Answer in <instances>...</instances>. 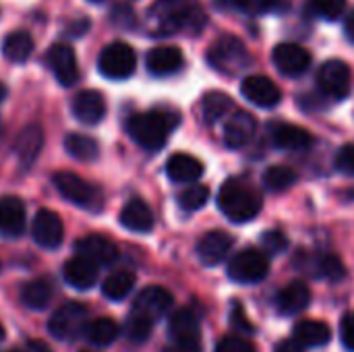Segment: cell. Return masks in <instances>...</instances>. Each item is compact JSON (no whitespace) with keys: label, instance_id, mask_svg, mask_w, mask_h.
Instances as JSON below:
<instances>
[{"label":"cell","instance_id":"cell-1","mask_svg":"<svg viewBox=\"0 0 354 352\" xmlns=\"http://www.w3.org/2000/svg\"><path fill=\"white\" fill-rule=\"evenodd\" d=\"M176 122H178L176 114L168 110L139 112L127 120V133L139 147L147 151H158L166 145L168 135L176 127Z\"/></svg>","mask_w":354,"mask_h":352},{"label":"cell","instance_id":"cell-2","mask_svg":"<svg viewBox=\"0 0 354 352\" xmlns=\"http://www.w3.org/2000/svg\"><path fill=\"white\" fill-rule=\"evenodd\" d=\"M218 207L230 222L243 224L253 220L261 212V197L247 183L232 178L222 185L218 193Z\"/></svg>","mask_w":354,"mask_h":352},{"label":"cell","instance_id":"cell-3","mask_svg":"<svg viewBox=\"0 0 354 352\" xmlns=\"http://www.w3.org/2000/svg\"><path fill=\"white\" fill-rule=\"evenodd\" d=\"M207 62L224 75H239L251 64V54L239 37L222 35L209 46Z\"/></svg>","mask_w":354,"mask_h":352},{"label":"cell","instance_id":"cell-4","mask_svg":"<svg viewBox=\"0 0 354 352\" xmlns=\"http://www.w3.org/2000/svg\"><path fill=\"white\" fill-rule=\"evenodd\" d=\"M52 183L56 191L73 205H79L89 212H97L102 207V191L83 180L81 176L73 172H56L52 176Z\"/></svg>","mask_w":354,"mask_h":352},{"label":"cell","instance_id":"cell-5","mask_svg":"<svg viewBox=\"0 0 354 352\" xmlns=\"http://www.w3.org/2000/svg\"><path fill=\"white\" fill-rule=\"evenodd\" d=\"M270 274V259L257 249H245L236 253L228 263V276L236 284H257Z\"/></svg>","mask_w":354,"mask_h":352},{"label":"cell","instance_id":"cell-6","mask_svg":"<svg viewBox=\"0 0 354 352\" xmlns=\"http://www.w3.org/2000/svg\"><path fill=\"white\" fill-rule=\"evenodd\" d=\"M97 68L108 79H127L137 68L135 50L124 41H112L102 50L97 58Z\"/></svg>","mask_w":354,"mask_h":352},{"label":"cell","instance_id":"cell-7","mask_svg":"<svg viewBox=\"0 0 354 352\" xmlns=\"http://www.w3.org/2000/svg\"><path fill=\"white\" fill-rule=\"evenodd\" d=\"M87 307L81 303H66L54 311L48 322V330L58 340H75L85 332L87 322Z\"/></svg>","mask_w":354,"mask_h":352},{"label":"cell","instance_id":"cell-8","mask_svg":"<svg viewBox=\"0 0 354 352\" xmlns=\"http://www.w3.org/2000/svg\"><path fill=\"white\" fill-rule=\"evenodd\" d=\"M317 85L326 95H330L334 100H344L351 93V87H353L351 66L344 60H338V58H332V60L324 62L319 73H317Z\"/></svg>","mask_w":354,"mask_h":352},{"label":"cell","instance_id":"cell-9","mask_svg":"<svg viewBox=\"0 0 354 352\" xmlns=\"http://www.w3.org/2000/svg\"><path fill=\"white\" fill-rule=\"evenodd\" d=\"M172 303H174V299H172V295L166 288H162V286H147V288H143L137 295L131 313H137V315L145 317L147 322L156 324V322H160L172 309Z\"/></svg>","mask_w":354,"mask_h":352},{"label":"cell","instance_id":"cell-10","mask_svg":"<svg viewBox=\"0 0 354 352\" xmlns=\"http://www.w3.org/2000/svg\"><path fill=\"white\" fill-rule=\"evenodd\" d=\"M195 8H191L183 0H158L151 6V19L160 27L162 33H172L191 23V15Z\"/></svg>","mask_w":354,"mask_h":352},{"label":"cell","instance_id":"cell-11","mask_svg":"<svg viewBox=\"0 0 354 352\" xmlns=\"http://www.w3.org/2000/svg\"><path fill=\"white\" fill-rule=\"evenodd\" d=\"M272 60H274L276 68L286 77H301L311 66L309 50H305L303 46L292 44V41L278 44L272 52Z\"/></svg>","mask_w":354,"mask_h":352},{"label":"cell","instance_id":"cell-12","mask_svg":"<svg viewBox=\"0 0 354 352\" xmlns=\"http://www.w3.org/2000/svg\"><path fill=\"white\" fill-rule=\"evenodd\" d=\"M295 266H297V270L307 272L313 278H324V280H332V282L342 280L346 274L344 263L338 257L328 255V253H315V255L299 253L295 257Z\"/></svg>","mask_w":354,"mask_h":352},{"label":"cell","instance_id":"cell-13","mask_svg":"<svg viewBox=\"0 0 354 352\" xmlns=\"http://www.w3.org/2000/svg\"><path fill=\"white\" fill-rule=\"evenodd\" d=\"M46 62L50 66V71L54 73V77L58 79L60 85L71 87L77 83L79 79V66H77V56L75 50L68 44H54L48 54H46Z\"/></svg>","mask_w":354,"mask_h":352},{"label":"cell","instance_id":"cell-14","mask_svg":"<svg viewBox=\"0 0 354 352\" xmlns=\"http://www.w3.org/2000/svg\"><path fill=\"white\" fill-rule=\"evenodd\" d=\"M241 91H243V95L251 104H255L259 108H274L282 100L280 87L270 77H266V75H251V77H247L243 81V85H241Z\"/></svg>","mask_w":354,"mask_h":352},{"label":"cell","instance_id":"cell-15","mask_svg":"<svg viewBox=\"0 0 354 352\" xmlns=\"http://www.w3.org/2000/svg\"><path fill=\"white\" fill-rule=\"evenodd\" d=\"M31 234H33V241L39 247H44V249H56L62 243V237H64L62 220L58 218V214H54L50 210H39L35 214V218H33Z\"/></svg>","mask_w":354,"mask_h":352},{"label":"cell","instance_id":"cell-16","mask_svg":"<svg viewBox=\"0 0 354 352\" xmlns=\"http://www.w3.org/2000/svg\"><path fill=\"white\" fill-rule=\"evenodd\" d=\"M75 251L79 257H85L93 261L95 266H112L118 259V249L116 245L100 234H89L83 237L75 243Z\"/></svg>","mask_w":354,"mask_h":352},{"label":"cell","instance_id":"cell-17","mask_svg":"<svg viewBox=\"0 0 354 352\" xmlns=\"http://www.w3.org/2000/svg\"><path fill=\"white\" fill-rule=\"evenodd\" d=\"M232 237L224 230H212L205 237H201V241L197 243V257L203 266L214 268L218 263H222L230 249H232Z\"/></svg>","mask_w":354,"mask_h":352},{"label":"cell","instance_id":"cell-18","mask_svg":"<svg viewBox=\"0 0 354 352\" xmlns=\"http://www.w3.org/2000/svg\"><path fill=\"white\" fill-rule=\"evenodd\" d=\"M73 114L83 124H97L106 116V100L95 89L79 91L73 98Z\"/></svg>","mask_w":354,"mask_h":352},{"label":"cell","instance_id":"cell-19","mask_svg":"<svg viewBox=\"0 0 354 352\" xmlns=\"http://www.w3.org/2000/svg\"><path fill=\"white\" fill-rule=\"evenodd\" d=\"M147 71L156 77L174 75L185 66V56L176 46H158L147 52L145 58Z\"/></svg>","mask_w":354,"mask_h":352},{"label":"cell","instance_id":"cell-20","mask_svg":"<svg viewBox=\"0 0 354 352\" xmlns=\"http://www.w3.org/2000/svg\"><path fill=\"white\" fill-rule=\"evenodd\" d=\"M255 131H257V122L253 114L239 110L224 124V143L232 149H239L255 137Z\"/></svg>","mask_w":354,"mask_h":352},{"label":"cell","instance_id":"cell-21","mask_svg":"<svg viewBox=\"0 0 354 352\" xmlns=\"http://www.w3.org/2000/svg\"><path fill=\"white\" fill-rule=\"evenodd\" d=\"M203 164L191 154H174L166 162V174L172 183L195 185L203 176Z\"/></svg>","mask_w":354,"mask_h":352},{"label":"cell","instance_id":"cell-22","mask_svg":"<svg viewBox=\"0 0 354 352\" xmlns=\"http://www.w3.org/2000/svg\"><path fill=\"white\" fill-rule=\"evenodd\" d=\"M62 276L66 280V284H71L77 290H89L97 284V276H100V266H95L93 261L85 259V257H71L64 268H62Z\"/></svg>","mask_w":354,"mask_h":352},{"label":"cell","instance_id":"cell-23","mask_svg":"<svg viewBox=\"0 0 354 352\" xmlns=\"http://www.w3.org/2000/svg\"><path fill=\"white\" fill-rule=\"evenodd\" d=\"M27 224L25 205L17 197H2L0 199V237L17 239L23 234Z\"/></svg>","mask_w":354,"mask_h":352},{"label":"cell","instance_id":"cell-24","mask_svg":"<svg viewBox=\"0 0 354 352\" xmlns=\"http://www.w3.org/2000/svg\"><path fill=\"white\" fill-rule=\"evenodd\" d=\"M272 141L280 149L303 151V149H309L313 145V135L307 129H303V127L280 122V124H276L272 129Z\"/></svg>","mask_w":354,"mask_h":352},{"label":"cell","instance_id":"cell-25","mask_svg":"<svg viewBox=\"0 0 354 352\" xmlns=\"http://www.w3.org/2000/svg\"><path fill=\"white\" fill-rule=\"evenodd\" d=\"M311 303V290L305 282H290L276 295V307L282 315H297Z\"/></svg>","mask_w":354,"mask_h":352},{"label":"cell","instance_id":"cell-26","mask_svg":"<svg viewBox=\"0 0 354 352\" xmlns=\"http://www.w3.org/2000/svg\"><path fill=\"white\" fill-rule=\"evenodd\" d=\"M168 334L172 342H201L199 319L191 309H178L168 324Z\"/></svg>","mask_w":354,"mask_h":352},{"label":"cell","instance_id":"cell-27","mask_svg":"<svg viewBox=\"0 0 354 352\" xmlns=\"http://www.w3.org/2000/svg\"><path fill=\"white\" fill-rule=\"evenodd\" d=\"M44 145V131L37 124H29L25 127L17 139H15V154L21 162V166H31L35 162V158L39 156Z\"/></svg>","mask_w":354,"mask_h":352},{"label":"cell","instance_id":"cell-28","mask_svg":"<svg viewBox=\"0 0 354 352\" xmlns=\"http://www.w3.org/2000/svg\"><path fill=\"white\" fill-rule=\"evenodd\" d=\"M120 224L131 230V232H139L145 234L153 228V214L149 210V205L141 199H131L122 212H120Z\"/></svg>","mask_w":354,"mask_h":352},{"label":"cell","instance_id":"cell-29","mask_svg":"<svg viewBox=\"0 0 354 352\" xmlns=\"http://www.w3.org/2000/svg\"><path fill=\"white\" fill-rule=\"evenodd\" d=\"M295 340L303 346V349H317V346H326L332 340V330L328 324L317 322V319H305L299 322L292 330Z\"/></svg>","mask_w":354,"mask_h":352},{"label":"cell","instance_id":"cell-30","mask_svg":"<svg viewBox=\"0 0 354 352\" xmlns=\"http://www.w3.org/2000/svg\"><path fill=\"white\" fill-rule=\"evenodd\" d=\"M52 295H54L52 284L46 278L29 280L21 288V301H23V305L29 307V309H33V311L46 309L50 305V301H52Z\"/></svg>","mask_w":354,"mask_h":352},{"label":"cell","instance_id":"cell-31","mask_svg":"<svg viewBox=\"0 0 354 352\" xmlns=\"http://www.w3.org/2000/svg\"><path fill=\"white\" fill-rule=\"evenodd\" d=\"M33 52V37L27 31H12L2 41V54L8 62H25Z\"/></svg>","mask_w":354,"mask_h":352},{"label":"cell","instance_id":"cell-32","mask_svg":"<svg viewBox=\"0 0 354 352\" xmlns=\"http://www.w3.org/2000/svg\"><path fill=\"white\" fill-rule=\"evenodd\" d=\"M118 334H120L118 324L110 317H97V319L89 322L83 332L85 340L93 346H108L118 338Z\"/></svg>","mask_w":354,"mask_h":352},{"label":"cell","instance_id":"cell-33","mask_svg":"<svg viewBox=\"0 0 354 352\" xmlns=\"http://www.w3.org/2000/svg\"><path fill=\"white\" fill-rule=\"evenodd\" d=\"M135 286V274L129 270H118L114 274H110L104 284H102V293L106 299L110 301H122L129 297V293Z\"/></svg>","mask_w":354,"mask_h":352},{"label":"cell","instance_id":"cell-34","mask_svg":"<svg viewBox=\"0 0 354 352\" xmlns=\"http://www.w3.org/2000/svg\"><path fill=\"white\" fill-rule=\"evenodd\" d=\"M201 110H203V118L209 124H216L222 118H226V114L232 110V100L222 91H209L201 102Z\"/></svg>","mask_w":354,"mask_h":352},{"label":"cell","instance_id":"cell-35","mask_svg":"<svg viewBox=\"0 0 354 352\" xmlns=\"http://www.w3.org/2000/svg\"><path fill=\"white\" fill-rule=\"evenodd\" d=\"M64 147H66V151H68L75 160H79V162H91V160H95L97 154H100V147H97L95 139L87 137V135H81V133H71V135H66Z\"/></svg>","mask_w":354,"mask_h":352},{"label":"cell","instance_id":"cell-36","mask_svg":"<svg viewBox=\"0 0 354 352\" xmlns=\"http://www.w3.org/2000/svg\"><path fill=\"white\" fill-rule=\"evenodd\" d=\"M297 183V172L290 168V166H270L266 172H263V185L274 191V193H282V191H288L292 185Z\"/></svg>","mask_w":354,"mask_h":352},{"label":"cell","instance_id":"cell-37","mask_svg":"<svg viewBox=\"0 0 354 352\" xmlns=\"http://www.w3.org/2000/svg\"><path fill=\"white\" fill-rule=\"evenodd\" d=\"M209 199V189L205 185H189L185 191L178 195V205L185 212H197L201 210Z\"/></svg>","mask_w":354,"mask_h":352},{"label":"cell","instance_id":"cell-38","mask_svg":"<svg viewBox=\"0 0 354 352\" xmlns=\"http://www.w3.org/2000/svg\"><path fill=\"white\" fill-rule=\"evenodd\" d=\"M151 328L153 324L147 322L145 317L137 315V313H131L129 319H127V326H124V334L131 342L139 344V342H145L151 334Z\"/></svg>","mask_w":354,"mask_h":352},{"label":"cell","instance_id":"cell-39","mask_svg":"<svg viewBox=\"0 0 354 352\" xmlns=\"http://www.w3.org/2000/svg\"><path fill=\"white\" fill-rule=\"evenodd\" d=\"M311 10L326 21H336L346 10V0H311Z\"/></svg>","mask_w":354,"mask_h":352},{"label":"cell","instance_id":"cell-40","mask_svg":"<svg viewBox=\"0 0 354 352\" xmlns=\"http://www.w3.org/2000/svg\"><path fill=\"white\" fill-rule=\"evenodd\" d=\"M261 247L272 255H280L288 249V239L280 230H266L261 234Z\"/></svg>","mask_w":354,"mask_h":352},{"label":"cell","instance_id":"cell-41","mask_svg":"<svg viewBox=\"0 0 354 352\" xmlns=\"http://www.w3.org/2000/svg\"><path fill=\"white\" fill-rule=\"evenodd\" d=\"M334 166L340 174L344 176H354V143L342 145L334 158Z\"/></svg>","mask_w":354,"mask_h":352},{"label":"cell","instance_id":"cell-42","mask_svg":"<svg viewBox=\"0 0 354 352\" xmlns=\"http://www.w3.org/2000/svg\"><path fill=\"white\" fill-rule=\"evenodd\" d=\"M216 352H255V349L251 342L239 336H226L216 344Z\"/></svg>","mask_w":354,"mask_h":352},{"label":"cell","instance_id":"cell-43","mask_svg":"<svg viewBox=\"0 0 354 352\" xmlns=\"http://www.w3.org/2000/svg\"><path fill=\"white\" fill-rule=\"evenodd\" d=\"M288 0H247L245 2V10L249 12H270V10H280L286 6Z\"/></svg>","mask_w":354,"mask_h":352},{"label":"cell","instance_id":"cell-44","mask_svg":"<svg viewBox=\"0 0 354 352\" xmlns=\"http://www.w3.org/2000/svg\"><path fill=\"white\" fill-rule=\"evenodd\" d=\"M340 338L348 352H354V311L346 313L340 324Z\"/></svg>","mask_w":354,"mask_h":352},{"label":"cell","instance_id":"cell-45","mask_svg":"<svg viewBox=\"0 0 354 352\" xmlns=\"http://www.w3.org/2000/svg\"><path fill=\"white\" fill-rule=\"evenodd\" d=\"M230 324H232V328H234V330H239V334H241V332H253V326H251V322L247 319L243 305H239V303H234V305H232Z\"/></svg>","mask_w":354,"mask_h":352},{"label":"cell","instance_id":"cell-46","mask_svg":"<svg viewBox=\"0 0 354 352\" xmlns=\"http://www.w3.org/2000/svg\"><path fill=\"white\" fill-rule=\"evenodd\" d=\"M164 352H201V342H172Z\"/></svg>","mask_w":354,"mask_h":352},{"label":"cell","instance_id":"cell-47","mask_svg":"<svg viewBox=\"0 0 354 352\" xmlns=\"http://www.w3.org/2000/svg\"><path fill=\"white\" fill-rule=\"evenodd\" d=\"M274 352H303V346L297 340H282L276 344Z\"/></svg>","mask_w":354,"mask_h":352},{"label":"cell","instance_id":"cell-48","mask_svg":"<svg viewBox=\"0 0 354 352\" xmlns=\"http://www.w3.org/2000/svg\"><path fill=\"white\" fill-rule=\"evenodd\" d=\"M87 29H89V21H87V19H77L75 23H71L68 33H71V35H75V37H79V35H83Z\"/></svg>","mask_w":354,"mask_h":352},{"label":"cell","instance_id":"cell-49","mask_svg":"<svg viewBox=\"0 0 354 352\" xmlns=\"http://www.w3.org/2000/svg\"><path fill=\"white\" fill-rule=\"evenodd\" d=\"M25 352H52V349L44 340H27Z\"/></svg>","mask_w":354,"mask_h":352},{"label":"cell","instance_id":"cell-50","mask_svg":"<svg viewBox=\"0 0 354 352\" xmlns=\"http://www.w3.org/2000/svg\"><path fill=\"white\" fill-rule=\"evenodd\" d=\"M344 33H346V37L354 44V10L353 12H348V17H346V21H344Z\"/></svg>","mask_w":354,"mask_h":352},{"label":"cell","instance_id":"cell-51","mask_svg":"<svg viewBox=\"0 0 354 352\" xmlns=\"http://www.w3.org/2000/svg\"><path fill=\"white\" fill-rule=\"evenodd\" d=\"M222 2H226V4H230V6H241V8H243L247 0H222Z\"/></svg>","mask_w":354,"mask_h":352},{"label":"cell","instance_id":"cell-52","mask_svg":"<svg viewBox=\"0 0 354 352\" xmlns=\"http://www.w3.org/2000/svg\"><path fill=\"white\" fill-rule=\"evenodd\" d=\"M4 98H6V85H4V83L0 81V102H2Z\"/></svg>","mask_w":354,"mask_h":352},{"label":"cell","instance_id":"cell-53","mask_svg":"<svg viewBox=\"0 0 354 352\" xmlns=\"http://www.w3.org/2000/svg\"><path fill=\"white\" fill-rule=\"evenodd\" d=\"M2 338H4V328L0 326V342H2Z\"/></svg>","mask_w":354,"mask_h":352},{"label":"cell","instance_id":"cell-54","mask_svg":"<svg viewBox=\"0 0 354 352\" xmlns=\"http://www.w3.org/2000/svg\"><path fill=\"white\" fill-rule=\"evenodd\" d=\"M0 135H2V122H0Z\"/></svg>","mask_w":354,"mask_h":352},{"label":"cell","instance_id":"cell-55","mask_svg":"<svg viewBox=\"0 0 354 352\" xmlns=\"http://www.w3.org/2000/svg\"><path fill=\"white\" fill-rule=\"evenodd\" d=\"M89 2H102V0H89Z\"/></svg>","mask_w":354,"mask_h":352},{"label":"cell","instance_id":"cell-56","mask_svg":"<svg viewBox=\"0 0 354 352\" xmlns=\"http://www.w3.org/2000/svg\"><path fill=\"white\" fill-rule=\"evenodd\" d=\"M4 352H19V351H4Z\"/></svg>","mask_w":354,"mask_h":352}]
</instances>
